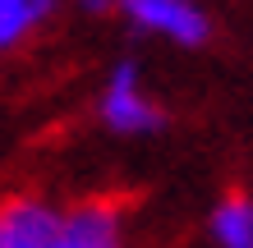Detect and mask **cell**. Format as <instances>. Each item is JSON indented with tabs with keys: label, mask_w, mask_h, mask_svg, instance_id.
Here are the masks:
<instances>
[{
	"label": "cell",
	"mask_w": 253,
	"mask_h": 248,
	"mask_svg": "<svg viewBox=\"0 0 253 248\" xmlns=\"http://www.w3.org/2000/svg\"><path fill=\"white\" fill-rule=\"evenodd\" d=\"M101 120L120 134H147V129L161 124V115L147 106V97L138 92V69L133 65H115L111 87L101 97Z\"/></svg>",
	"instance_id": "cell-1"
},
{
	"label": "cell",
	"mask_w": 253,
	"mask_h": 248,
	"mask_svg": "<svg viewBox=\"0 0 253 248\" xmlns=\"http://www.w3.org/2000/svg\"><path fill=\"white\" fill-rule=\"evenodd\" d=\"M120 5H125V14L138 28L166 33L175 41H184V46H198V41L207 37V19L189 5V0H120Z\"/></svg>",
	"instance_id": "cell-2"
},
{
	"label": "cell",
	"mask_w": 253,
	"mask_h": 248,
	"mask_svg": "<svg viewBox=\"0 0 253 248\" xmlns=\"http://www.w3.org/2000/svg\"><path fill=\"white\" fill-rule=\"evenodd\" d=\"M65 248H120V216L111 202H83L65 216Z\"/></svg>",
	"instance_id": "cell-3"
},
{
	"label": "cell",
	"mask_w": 253,
	"mask_h": 248,
	"mask_svg": "<svg viewBox=\"0 0 253 248\" xmlns=\"http://www.w3.org/2000/svg\"><path fill=\"white\" fill-rule=\"evenodd\" d=\"M212 230L226 248H253V202L249 198H226L212 216Z\"/></svg>",
	"instance_id": "cell-4"
},
{
	"label": "cell",
	"mask_w": 253,
	"mask_h": 248,
	"mask_svg": "<svg viewBox=\"0 0 253 248\" xmlns=\"http://www.w3.org/2000/svg\"><path fill=\"white\" fill-rule=\"evenodd\" d=\"M46 9L51 0H0V46H14Z\"/></svg>",
	"instance_id": "cell-5"
},
{
	"label": "cell",
	"mask_w": 253,
	"mask_h": 248,
	"mask_svg": "<svg viewBox=\"0 0 253 248\" xmlns=\"http://www.w3.org/2000/svg\"><path fill=\"white\" fill-rule=\"evenodd\" d=\"M83 5H87V9H92V14H97V9H106V5H111V0H83Z\"/></svg>",
	"instance_id": "cell-6"
}]
</instances>
